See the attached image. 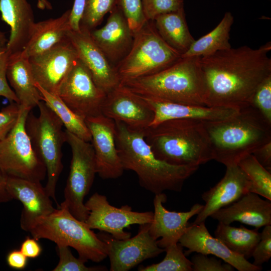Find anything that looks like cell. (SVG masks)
<instances>
[{
	"label": "cell",
	"mask_w": 271,
	"mask_h": 271,
	"mask_svg": "<svg viewBox=\"0 0 271 271\" xmlns=\"http://www.w3.org/2000/svg\"><path fill=\"white\" fill-rule=\"evenodd\" d=\"M85 0H74L70 15V25L71 30L77 31L80 29V21L83 15Z\"/></svg>",
	"instance_id": "bcb514c9"
},
{
	"label": "cell",
	"mask_w": 271,
	"mask_h": 271,
	"mask_svg": "<svg viewBox=\"0 0 271 271\" xmlns=\"http://www.w3.org/2000/svg\"><path fill=\"white\" fill-rule=\"evenodd\" d=\"M85 120L91 137L97 174L103 179L121 177L124 169L115 143V121L102 114Z\"/></svg>",
	"instance_id": "9a60e30c"
},
{
	"label": "cell",
	"mask_w": 271,
	"mask_h": 271,
	"mask_svg": "<svg viewBox=\"0 0 271 271\" xmlns=\"http://www.w3.org/2000/svg\"><path fill=\"white\" fill-rule=\"evenodd\" d=\"M28 258L20 249H13L7 254L6 260L11 268L22 270L27 265Z\"/></svg>",
	"instance_id": "ee69618b"
},
{
	"label": "cell",
	"mask_w": 271,
	"mask_h": 271,
	"mask_svg": "<svg viewBox=\"0 0 271 271\" xmlns=\"http://www.w3.org/2000/svg\"><path fill=\"white\" fill-rule=\"evenodd\" d=\"M7 77L21 107L32 110L42 100L36 86L29 58L22 51L10 54Z\"/></svg>",
	"instance_id": "484cf974"
},
{
	"label": "cell",
	"mask_w": 271,
	"mask_h": 271,
	"mask_svg": "<svg viewBox=\"0 0 271 271\" xmlns=\"http://www.w3.org/2000/svg\"><path fill=\"white\" fill-rule=\"evenodd\" d=\"M57 251L59 260L53 271H99L106 270L104 266H91L85 265V262L80 258L75 257L69 247L57 245Z\"/></svg>",
	"instance_id": "e575fe53"
},
{
	"label": "cell",
	"mask_w": 271,
	"mask_h": 271,
	"mask_svg": "<svg viewBox=\"0 0 271 271\" xmlns=\"http://www.w3.org/2000/svg\"><path fill=\"white\" fill-rule=\"evenodd\" d=\"M41 99L55 113L67 131L89 142L91 137L85 119L74 112L57 94L46 91L36 83Z\"/></svg>",
	"instance_id": "4dcf8cb0"
},
{
	"label": "cell",
	"mask_w": 271,
	"mask_h": 271,
	"mask_svg": "<svg viewBox=\"0 0 271 271\" xmlns=\"http://www.w3.org/2000/svg\"><path fill=\"white\" fill-rule=\"evenodd\" d=\"M57 95L74 112L85 119L102 114L106 93L95 84L87 68L78 59Z\"/></svg>",
	"instance_id": "7c38bea8"
},
{
	"label": "cell",
	"mask_w": 271,
	"mask_h": 271,
	"mask_svg": "<svg viewBox=\"0 0 271 271\" xmlns=\"http://www.w3.org/2000/svg\"><path fill=\"white\" fill-rule=\"evenodd\" d=\"M140 96L154 113L150 126L171 119H191L201 121H216L225 119L235 114L239 108L208 107L180 104Z\"/></svg>",
	"instance_id": "603a6c76"
},
{
	"label": "cell",
	"mask_w": 271,
	"mask_h": 271,
	"mask_svg": "<svg viewBox=\"0 0 271 271\" xmlns=\"http://www.w3.org/2000/svg\"><path fill=\"white\" fill-rule=\"evenodd\" d=\"M213 160L226 167L237 164L243 158L271 141V124L249 104L239 107L224 119L203 121Z\"/></svg>",
	"instance_id": "3957f363"
},
{
	"label": "cell",
	"mask_w": 271,
	"mask_h": 271,
	"mask_svg": "<svg viewBox=\"0 0 271 271\" xmlns=\"http://www.w3.org/2000/svg\"><path fill=\"white\" fill-rule=\"evenodd\" d=\"M237 165L247 175L251 184L250 192L271 201V173L252 154L241 159Z\"/></svg>",
	"instance_id": "1f68e13d"
},
{
	"label": "cell",
	"mask_w": 271,
	"mask_h": 271,
	"mask_svg": "<svg viewBox=\"0 0 271 271\" xmlns=\"http://www.w3.org/2000/svg\"><path fill=\"white\" fill-rule=\"evenodd\" d=\"M10 55L6 46H0V96L5 97L11 102L19 104L18 99L11 87L7 77Z\"/></svg>",
	"instance_id": "60d3db41"
},
{
	"label": "cell",
	"mask_w": 271,
	"mask_h": 271,
	"mask_svg": "<svg viewBox=\"0 0 271 271\" xmlns=\"http://www.w3.org/2000/svg\"><path fill=\"white\" fill-rule=\"evenodd\" d=\"M8 176L0 169V204L13 200L7 187Z\"/></svg>",
	"instance_id": "7dc6e473"
},
{
	"label": "cell",
	"mask_w": 271,
	"mask_h": 271,
	"mask_svg": "<svg viewBox=\"0 0 271 271\" xmlns=\"http://www.w3.org/2000/svg\"><path fill=\"white\" fill-rule=\"evenodd\" d=\"M215 237L222 241L230 250L248 259L260 238L258 229H249L219 222L214 232Z\"/></svg>",
	"instance_id": "f546056e"
},
{
	"label": "cell",
	"mask_w": 271,
	"mask_h": 271,
	"mask_svg": "<svg viewBox=\"0 0 271 271\" xmlns=\"http://www.w3.org/2000/svg\"><path fill=\"white\" fill-rule=\"evenodd\" d=\"M188 249L185 255L192 252L212 254L230 264L239 271H260L261 266H256L247 259L230 250L222 241L212 236L206 227L205 222L189 224L188 229L178 242Z\"/></svg>",
	"instance_id": "ffe728a7"
},
{
	"label": "cell",
	"mask_w": 271,
	"mask_h": 271,
	"mask_svg": "<svg viewBox=\"0 0 271 271\" xmlns=\"http://www.w3.org/2000/svg\"><path fill=\"white\" fill-rule=\"evenodd\" d=\"M0 12L10 28L7 50L10 54L23 51L35 23L31 5L28 0H0Z\"/></svg>",
	"instance_id": "d4e9b609"
},
{
	"label": "cell",
	"mask_w": 271,
	"mask_h": 271,
	"mask_svg": "<svg viewBox=\"0 0 271 271\" xmlns=\"http://www.w3.org/2000/svg\"><path fill=\"white\" fill-rule=\"evenodd\" d=\"M155 156L169 164L199 166L213 160L203 121L171 119L144 129Z\"/></svg>",
	"instance_id": "277c9868"
},
{
	"label": "cell",
	"mask_w": 271,
	"mask_h": 271,
	"mask_svg": "<svg viewBox=\"0 0 271 271\" xmlns=\"http://www.w3.org/2000/svg\"><path fill=\"white\" fill-rule=\"evenodd\" d=\"M30 111L21 107L16 124L0 141V169L8 176L41 182L47 176L46 169L33 148L25 129Z\"/></svg>",
	"instance_id": "30bf717a"
},
{
	"label": "cell",
	"mask_w": 271,
	"mask_h": 271,
	"mask_svg": "<svg viewBox=\"0 0 271 271\" xmlns=\"http://www.w3.org/2000/svg\"><path fill=\"white\" fill-rule=\"evenodd\" d=\"M29 58L36 83L47 92L57 95L79 59L68 37L49 50Z\"/></svg>",
	"instance_id": "5bb4252c"
},
{
	"label": "cell",
	"mask_w": 271,
	"mask_h": 271,
	"mask_svg": "<svg viewBox=\"0 0 271 271\" xmlns=\"http://www.w3.org/2000/svg\"><path fill=\"white\" fill-rule=\"evenodd\" d=\"M7 187L12 199L23 205L20 226L25 231L29 232L40 219L55 209L41 182L8 176Z\"/></svg>",
	"instance_id": "ac0fdd59"
},
{
	"label": "cell",
	"mask_w": 271,
	"mask_h": 271,
	"mask_svg": "<svg viewBox=\"0 0 271 271\" xmlns=\"http://www.w3.org/2000/svg\"><path fill=\"white\" fill-rule=\"evenodd\" d=\"M67 37L78 59L100 89L107 94L119 85L120 80L114 67L92 39L90 30L80 26L77 31L69 30Z\"/></svg>",
	"instance_id": "2e32d148"
},
{
	"label": "cell",
	"mask_w": 271,
	"mask_h": 271,
	"mask_svg": "<svg viewBox=\"0 0 271 271\" xmlns=\"http://www.w3.org/2000/svg\"><path fill=\"white\" fill-rule=\"evenodd\" d=\"M271 43L244 45L201 57L206 85L205 105L239 108L248 104L261 82L271 75Z\"/></svg>",
	"instance_id": "6da1fadb"
},
{
	"label": "cell",
	"mask_w": 271,
	"mask_h": 271,
	"mask_svg": "<svg viewBox=\"0 0 271 271\" xmlns=\"http://www.w3.org/2000/svg\"><path fill=\"white\" fill-rule=\"evenodd\" d=\"M181 58V54L167 43L153 21H148L133 35L131 47L114 66L120 83L159 72Z\"/></svg>",
	"instance_id": "52a82bcc"
},
{
	"label": "cell",
	"mask_w": 271,
	"mask_h": 271,
	"mask_svg": "<svg viewBox=\"0 0 271 271\" xmlns=\"http://www.w3.org/2000/svg\"><path fill=\"white\" fill-rule=\"evenodd\" d=\"M250 187L247 175L237 164L226 166L225 174L221 180L202 194V198L205 204L192 223L205 222L208 217L218 210L229 205L250 192Z\"/></svg>",
	"instance_id": "d6986e66"
},
{
	"label": "cell",
	"mask_w": 271,
	"mask_h": 271,
	"mask_svg": "<svg viewBox=\"0 0 271 271\" xmlns=\"http://www.w3.org/2000/svg\"><path fill=\"white\" fill-rule=\"evenodd\" d=\"M101 113L137 130L150 126L154 118V111L148 104L120 83L106 94Z\"/></svg>",
	"instance_id": "e0dca14e"
},
{
	"label": "cell",
	"mask_w": 271,
	"mask_h": 271,
	"mask_svg": "<svg viewBox=\"0 0 271 271\" xmlns=\"http://www.w3.org/2000/svg\"><path fill=\"white\" fill-rule=\"evenodd\" d=\"M252 154L263 167L271 171V141L257 148Z\"/></svg>",
	"instance_id": "f6af8a7d"
},
{
	"label": "cell",
	"mask_w": 271,
	"mask_h": 271,
	"mask_svg": "<svg viewBox=\"0 0 271 271\" xmlns=\"http://www.w3.org/2000/svg\"><path fill=\"white\" fill-rule=\"evenodd\" d=\"M66 142L72 151L69 175L64 191L65 205L78 220L85 222L89 211L84 203L92 186L97 168L92 144L65 130Z\"/></svg>",
	"instance_id": "9c48e42d"
},
{
	"label": "cell",
	"mask_w": 271,
	"mask_h": 271,
	"mask_svg": "<svg viewBox=\"0 0 271 271\" xmlns=\"http://www.w3.org/2000/svg\"><path fill=\"white\" fill-rule=\"evenodd\" d=\"M210 217L226 224L237 221L258 229L271 225V203L255 193L248 192Z\"/></svg>",
	"instance_id": "cb8c5ba5"
},
{
	"label": "cell",
	"mask_w": 271,
	"mask_h": 271,
	"mask_svg": "<svg viewBox=\"0 0 271 271\" xmlns=\"http://www.w3.org/2000/svg\"><path fill=\"white\" fill-rule=\"evenodd\" d=\"M116 6L122 12L133 35L148 22L143 12L142 0H117Z\"/></svg>",
	"instance_id": "d590c367"
},
{
	"label": "cell",
	"mask_w": 271,
	"mask_h": 271,
	"mask_svg": "<svg viewBox=\"0 0 271 271\" xmlns=\"http://www.w3.org/2000/svg\"><path fill=\"white\" fill-rule=\"evenodd\" d=\"M117 5V0H85L80 25L91 31Z\"/></svg>",
	"instance_id": "836d02e7"
},
{
	"label": "cell",
	"mask_w": 271,
	"mask_h": 271,
	"mask_svg": "<svg viewBox=\"0 0 271 271\" xmlns=\"http://www.w3.org/2000/svg\"><path fill=\"white\" fill-rule=\"evenodd\" d=\"M89 211L85 222L91 229L106 232L117 239L130 237V233L124 230L134 224L151 223L153 219L152 211L136 212L128 205L117 208L111 205L105 196L97 192L85 202Z\"/></svg>",
	"instance_id": "8fae6325"
},
{
	"label": "cell",
	"mask_w": 271,
	"mask_h": 271,
	"mask_svg": "<svg viewBox=\"0 0 271 271\" xmlns=\"http://www.w3.org/2000/svg\"><path fill=\"white\" fill-rule=\"evenodd\" d=\"M234 22L233 15L226 12L219 24L210 32L195 40L181 57H203L231 48L230 32Z\"/></svg>",
	"instance_id": "f1b7e54d"
},
{
	"label": "cell",
	"mask_w": 271,
	"mask_h": 271,
	"mask_svg": "<svg viewBox=\"0 0 271 271\" xmlns=\"http://www.w3.org/2000/svg\"><path fill=\"white\" fill-rule=\"evenodd\" d=\"M254 259L253 264L261 266L264 262L268 261L271 257V225L264 226L260 238L252 254Z\"/></svg>",
	"instance_id": "f35d334b"
},
{
	"label": "cell",
	"mask_w": 271,
	"mask_h": 271,
	"mask_svg": "<svg viewBox=\"0 0 271 271\" xmlns=\"http://www.w3.org/2000/svg\"><path fill=\"white\" fill-rule=\"evenodd\" d=\"M143 12L148 21L158 16L184 8V0H142Z\"/></svg>",
	"instance_id": "74e56055"
},
{
	"label": "cell",
	"mask_w": 271,
	"mask_h": 271,
	"mask_svg": "<svg viewBox=\"0 0 271 271\" xmlns=\"http://www.w3.org/2000/svg\"><path fill=\"white\" fill-rule=\"evenodd\" d=\"M153 22L163 40L181 55L195 41L189 30L184 8L160 15Z\"/></svg>",
	"instance_id": "83f0119b"
},
{
	"label": "cell",
	"mask_w": 271,
	"mask_h": 271,
	"mask_svg": "<svg viewBox=\"0 0 271 271\" xmlns=\"http://www.w3.org/2000/svg\"><path fill=\"white\" fill-rule=\"evenodd\" d=\"M38 106L39 115L36 116L30 111L25 129L33 148L46 169V191L57 203L56 187L63 169L62 148L66 142V133L61 120L43 101Z\"/></svg>",
	"instance_id": "ba28073f"
},
{
	"label": "cell",
	"mask_w": 271,
	"mask_h": 271,
	"mask_svg": "<svg viewBox=\"0 0 271 271\" xmlns=\"http://www.w3.org/2000/svg\"><path fill=\"white\" fill-rule=\"evenodd\" d=\"M208 255L197 253L192 256L191 261L193 271H232L234 267L226 262L222 263L215 257H209Z\"/></svg>",
	"instance_id": "ab89813d"
},
{
	"label": "cell",
	"mask_w": 271,
	"mask_h": 271,
	"mask_svg": "<svg viewBox=\"0 0 271 271\" xmlns=\"http://www.w3.org/2000/svg\"><path fill=\"white\" fill-rule=\"evenodd\" d=\"M37 7L40 10H48L52 9V6L51 3L48 0H37Z\"/></svg>",
	"instance_id": "c3c4849f"
},
{
	"label": "cell",
	"mask_w": 271,
	"mask_h": 271,
	"mask_svg": "<svg viewBox=\"0 0 271 271\" xmlns=\"http://www.w3.org/2000/svg\"><path fill=\"white\" fill-rule=\"evenodd\" d=\"M166 254L160 262L146 266H140L139 271H192V263L183 251V247L178 242L165 249Z\"/></svg>",
	"instance_id": "d6a6232c"
},
{
	"label": "cell",
	"mask_w": 271,
	"mask_h": 271,
	"mask_svg": "<svg viewBox=\"0 0 271 271\" xmlns=\"http://www.w3.org/2000/svg\"><path fill=\"white\" fill-rule=\"evenodd\" d=\"M21 111L20 105L16 102L3 108L0 111V141L3 140L16 124Z\"/></svg>",
	"instance_id": "b9f144b4"
},
{
	"label": "cell",
	"mask_w": 271,
	"mask_h": 271,
	"mask_svg": "<svg viewBox=\"0 0 271 271\" xmlns=\"http://www.w3.org/2000/svg\"><path fill=\"white\" fill-rule=\"evenodd\" d=\"M150 223L140 225L138 234L124 239H117L101 231L97 234L105 244L110 260V271H127L165 251L149 232Z\"/></svg>",
	"instance_id": "4fadbf2b"
},
{
	"label": "cell",
	"mask_w": 271,
	"mask_h": 271,
	"mask_svg": "<svg viewBox=\"0 0 271 271\" xmlns=\"http://www.w3.org/2000/svg\"><path fill=\"white\" fill-rule=\"evenodd\" d=\"M114 121L115 143L124 170L134 172L140 185L155 194L181 191L185 181L199 166L174 165L158 159L145 139L144 130Z\"/></svg>",
	"instance_id": "7a4b0ae2"
},
{
	"label": "cell",
	"mask_w": 271,
	"mask_h": 271,
	"mask_svg": "<svg viewBox=\"0 0 271 271\" xmlns=\"http://www.w3.org/2000/svg\"><path fill=\"white\" fill-rule=\"evenodd\" d=\"M71 9L60 17L35 23L28 43L23 53L29 58L41 54L61 42L71 30L70 25Z\"/></svg>",
	"instance_id": "4316f807"
},
{
	"label": "cell",
	"mask_w": 271,
	"mask_h": 271,
	"mask_svg": "<svg viewBox=\"0 0 271 271\" xmlns=\"http://www.w3.org/2000/svg\"><path fill=\"white\" fill-rule=\"evenodd\" d=\"M8 41V39L6 38L5 33L0 31V46H6Z\"/></svg>",
	"instance_id": "681fc988"
},
{
	"label": "cell",
	"mask_w": 271,
	"mask_h": 271,
	"mask_svg": "<svg viewBox=\"0 0 271 271\" xmlns=\"http://www.w3.org/2000/svg\"><path fill=\"white\" fill-rule=\"evenodd\" d=\"M271 124V75L258 85L249 103Z\"/></svg>",
	"instance_id": "8d00e7d4"
},
{
	"label": "cell",
	"mask_w": 271,
	"mask_h": 271,
	"mask_svg": "<svg viewBox=\"0 0 271 271\" xmlns=\"http://www.w3.org/2000/svg\"><path fill=\"white\" fill-rule=\"evenodd\" d=\"M29 232L37 240L46 239L56 245L74 248L85 262H99L107 257L104 242L62 203L52 213L40 219Z\"/></svg>",
	"instance_id": "8992f818"
},
{
	"label": "cell",
	"mask_w": 271,
	"mask_h": 271,
	"mask_svg": "<svg viewBox=\"0 0 271 271\" xmlns=\"http://www.w3.org/2000/svg\"><path fill=\"white\" fill-rule=\"evenodd\" d=\"M109 13L105 24L100 29L90 31V35L110 63L116 64L129 51L133 34L117 6Z\"/></svg>",
	"instance_id": "7402d4cb"
},
{
	"label": "cell",
	"mask_w": 271,
	"mask_h": 271,
	"mask_svg": "<svg viewBox=\"0 0 271 271\" xmlns=\"http://www.w3.org/2000/svg\"><path fill=\"white\" fill-rule=\"evenodd\" d=\"M166 200L167 197L164 193L155 194L153 219L149 227L150 234L154 239L157 240H157V244L164 249L178 243L188 229L189 220L198 214L204 206L197 203L188 211H170L163 205Z\"/></svg>",
	"instance_id": "44dd1931"
},
{
	"label": "cell",
	"mask_w": 271,
	"mask_h": 271,
	"mask_svg": "<svg viewBox=\"0 0 271 271\" xmlns=\"http://www.w3.org/2000/svg\"><path fill=\"white\" fill-rule=\"evenodd\" d=\"M20 250L27 257L35 258L40 255L42 248L38 240L27 236L22 242Z\"/></svg>",
	"instance_id": "7bdbcfd3"
},
{
	"label": "cell",
	"mask_w": 271,
	"mask_h": 271,
	"mask_svg": "<svg viewBox=\"0 0 271 271\" xmlns=\"http://www.w3.org/2000/svg\"><path fill=\"white\" fill-rule=\"evenodd\" d=\"M201 57H181L156 73L120 83L132 92L170 102L205 105L206 85Z\"/></svg>",
	"instance_id": "5b68a950"
}]
</instances>
